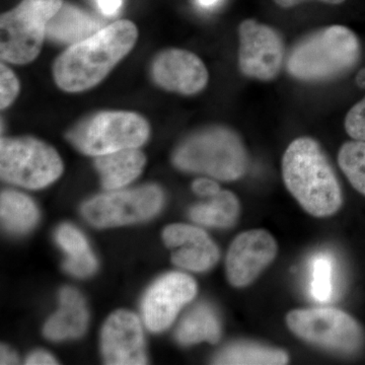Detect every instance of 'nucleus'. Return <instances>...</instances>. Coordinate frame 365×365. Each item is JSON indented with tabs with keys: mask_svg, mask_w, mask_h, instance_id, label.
I'll use <instances>...</instances> for the list:
<instances>
[{
	"mask_svg": "<svg viewBox=\"0 0 365 365\" xmlns=\"http://www.w3.org/2000/svg\"><path fill=\"white\" fill-rule=\"evenodd\" d=\"M138 30L130 21H115L88 39L69 46L53 64V78L62 91L81 93L104 81L131 51Z\"/></svg>",
	"mask_w": 365,
	"mask_h": 365,
	"instance_id": "obj_1",
	"label": "nucleus"
},
{
	"mask_svg": "<svg viewBox=\"0 0 365 365\" xmlns=\"http://www.w3.org/2000/svg\"><path fill=\"white\" fill-rule=\"evenodd\" d=\"M282 177L289 193L311 215L328 217L342 205L335 170L312 137H299L288 145L282 158Z\"/></svg>",
	"mask_w": 365,
	"mask_h": 365,
	"instance_id": "obj_2",
	"label": "nucleus"
},
{
	"mask_svg": "<svg viewBox=\"0 0 365 365\" xmlns=\"http://www.w3.org/2000/svg\"><path fill=\"white\" fill-rule=\"evenodd\" d=\"M361 56L356 34L344 26L319 29L302 38L288 54L287 71L304 83H325L351 71Z\"/></svg>",
	"mask_w": 365,
	"mask_h": 365,
	"instance_id": "obj_3",
	"label": "nucleus"
},
{
	"mask_svg": "<svg viewBox=\"0 0 365 365\" xmlns=\"http://www.w3.org/2000/svg\"><path fill=\"white\" fill-rule=\"evenodd\" d=\"M173 162L185 172L235 181L246 174L249 158L241 137L234 130L210 126L187 137L178 146Z\"/></svg>",
	"mask_w": 365,
	"mask_h": 365,
	"instance_id": "obj_4",
	"label": "nucleus"
},
{
	"mask_svg": "<svg viewBox=\"0 0 365 365\" xmlns=\"http://www.w3.org/2000/svg\"><path fill=\"white\" fill-rule=\"evenodd\" d=\"M150 134V124L141 115L104 111L79 122L67 133V139L85 155L100 157L126 148H140Z\"/></svg>",
	"mask_w": 365,
	"mask_h": 365,
	"instance_id": "obj_5",
	"label": "nucleus"
},
{
	"mask_svg": "<svg viewBox=\"0 0 365 365\" xmlns=\"http://www.w3.org/2000/svg\"><path fill=\"white\" fill-rule=\"evenodd\" d=\"M63 0H21L0 18V56L14 64H28L42 50L46 28Z\"/></svg>",
	"mask_w": 365,
	"mask_h": 365,
	"instance_id": "obj_6",
	"label": "nucleus"
},
{
	"mask_svg": "<svg viewBox=\"0 0 365 365\" xmlns=\"http://www.w3.org/2000/svg\"><path fill=\"white\" fill-rule=\"evenodd\" d=\"M63 172L58 153L33 137H9L0 143V174L4 181L28 189H42Z\"/></svg>",
	"mask_w": 365,
	"mask_h": 365,
	"instance_id": "obj_7",
	"label": "nucleus"
},
{
	"mask_svg": "<svg viewBox=\"0 0 365 365\" xmlns=\"http://www.w3.org/2000/svg\"><path fill=\"white\" fill-rule=\"evenodd\" d=\"M287 323L300 339L335 351L356 352L364 344L359 324L334 307L294 309L288 313Z\"/></svg>",
	"mask_w": 365,
	"mask_h": 365,
	"instance_id": "obj_8",
	"label": "nucleus"
},
{
	"mask_svg": "<svg viewBox=\"0 0 365 365\" xmlns=\"http://www.w3.org/2000/svg\"><path fill=\"white\" fill-rule=\"evenodd\" d=\"M163 202L162 190L146 185L95 197L83 205V213L95 227H117L153 217Z\"/></svg>",
	"mask_w": 365,
	"mask_h": 365,
	"instance_id": "obj_9",
	"label": "nucleus"
},
{
	"mask_svg": "<svg viewBox=\"0 0 365 365\" xmlns=\"http://www.w3.org/2000/svg\"><path fill=\"white\" fill-rule=\"evenodd\" d=\"M239 68L247 78L271 81L284 64L285 47L280 34L272 26L245 20L239 26Z\"/></svg>",
	"mask_w": 365,
	"mask_h": 365,
	"instance_id": "obj_10",
	"label": "nucleus"
},
{
	"mask_svg": "<svg viewBox=\"0 0 365 365\" xmlns=\"http://www.w3.org/2000/svg\"><path fill=\"white\" fill-rule=\"evenodd\" d=\"M275 239L265 230L237 235L227 256V275L235 287H246L267 268L277 255Z\"/></svg>",
	"mask_w": 365,
	"mask_h": 365,
	"instance_id": "obj_11",
	"label": "nucleus"
},
{
	"mask_svg": "<svg viewBox=\"0 0 365 365\" xmlns=\"http://www.w3.org/2000/svg\"><path fill=\"white\" fill-rule=\"evenodd\" d=\"M197 284L185 273L173 272L158 279L143 299L145 325L153 332L169 328L185 304L195 297Z\"/></svg>",
	"mask_w": 365,
	"mask_h": 365,
	"instance_id": "obj_12",
	"label": "nucleus"
},
{
	"mask_svg": "<svg viewBox=\"0 0 365 365\" xmlns=\"http://www.w3.org/2000/svg\"><path fill=\"white\" fill-rule=\"evenodd\" d=\"M151 78L163 90L182 96L200 93L208 83L209 73L202 60L188 50H163L151 63Z\"/></svg>",
	"mask_w": 365,
	"mask_h": 365,
	"instance_id": "obj_13",
	"label": "nucleus"
},
{
	"mask_svg": "<svg viewBox=\"0 0 365 365\" xmlns=\"http://www.w3.org/2000/svg\"><path fill=\"white\" fill-rule=\"evenodd\" d=\"M102 351L106 364H146L143 327L135 314L118 311L106 322L102 332Z\"/></svg>",
	"mask_w": 365,
	"mask_h": 365,
	"instance_id": "obj_14",
	"label": "nucleus"
},
{
	"mask_svg": "<svg viewBox=\"0 0 365 365\" xmlns=\"http://www.w3.org/2000/svg\"><path fill=\"white\" fill-rule=\"evenodd\" d=\"M163 237L172 252V261L186 270L203 272L220 259L217 246L203 230L194 225H170Z\"/></svg>",
	"mask_w": 365,
	"mask_h": 365,
	"instance_id": "obj_15",
	"label": "nucleus"
},
{
	"mask_svg": "<svg viewBox=\"0 0 365 365\" xmlns=\"http://www.w3.org/2000/svg\"><path fill=\"white\" fill-rule=\"evenodd\" d=\"M88 314L78 292L66 287L60 294V307L45 325L46 337L51 340L76 338L85 333Z\"/></svg>",
	"mask_w": 365,
	"mask_h": 365,
	"instance_id": "obj_16",
	"label": "nucleus"
},
{
	"mask_svg": "<svg viewBox=\"0 0 365 365\" xmlns=\"http://www.w3.org/2000/svg\"><path fill=\"white\" fill-rule=\"evenodd\" d=\"M97 19L74 4L63 2L46 28V37L59 44L74 45L100 31Z\"/></svg>",
	"mask_w": 365,
	"mask_h": 365,
	"instance_id": "obj_17",
	"label": "nucleus"
},
{
	"mask_svg": "<svg viewBox=\"0 0 365 365\" xmlns=\"http://www.w3.org/2000/svg\"><path fill=\"white\" fill-rule=\"evenodd\" d=\"M146 158L138 148H126L96 157L103 186L107 190H117L134 181L143 172Z\"/></svg>",
	"mask_w": 365,
	"mask_h": 365,
	"instance_id": "obj_18",
	"label": "nucleus"
},
{
	"mask_svg": "<svg viewBox=\"0 0 365 365\" xmlns=\"http://www.w3.org/2000/svg\"><path fill=\"white\" fill-rule=\"evenodd\" d=\"M222 336V326L215 309L207 304H198L191 309L178 327L177 340L182 345L216 343Z\"/></svg>",
	"mask_w": 365,
	"mask_h": 365,
	"instance_id": "obj_19",
	"label": "nucleus"
},
{
	"mask_svg": "<svg viewBox=\"0 0 365 365\" xmlns=\"http://www.w3.org/2000/svg\"><path fill=\"white\" fill-rule=\"evenodd\" d=\"M56 241L66 251L67 260L64 269L78 277H86L95 272L97 260L91 253L83 235L71 225H62L56 230Z\"/></svg>",
	"mask_w": 365,
	"mask_h": 365,
	"instance_id": "obj_20",
	"label": "nucleus"
},
{
	"mask_svg": "<svg viewBox=\"0 0 365 365\" xmlns=\"http://www.w3.org/2000/svg\"><path fill=\"white\" fill-rule=\"evenodd\" d=\"M239 199L232 192L220 190L210 201L198 204L190 210V217L194 222L211 227H230L239 218Z\"/></svg>",
	"mask_w": 365,
	"mask_h": 365,
	"instance_id": "obj_21",
	"label": "nucleus"
},
{
	"mask_svg": "<svg viewBox=\"0 0 365 365\" xmlns=\"http://www.w3.org/2000/svg\"><path fill=\"white\" fill-rule=\"evenodd\" d=\"M288 361L283 350L248 342L227 346L213 359V364L223 365H283Z\"/></svg>",
	"mask_w": 365,
	"mask_h": 365,
	"instance_id": "obj_22",
	"label": "nucleus"
},
{
	"mask_svg": "<svg viewBox=\"0 0 365 365\" xmlns=\"http://www.w3.org/2000/svg\"><path fill=\"white\" fill-rule=\"evenodd\" d=\"M2 225L14 234H24L36 225L39 211L32 199L14 191H4L0 198Z\"/></svg>",
	"mask_w": 365,
	"mask_h": 365,
	"instance_id": "obj_23",
	"label": "nucleus"
},
{
	"mask_svg": "<svg viewBox=\"0 0 365 365\" xmlns=\"http://www.w3.org/2000/svg\"><path fill=\"white\" fill-rule=\"evenodd\" d=\"M338 163L353 188L365 196V141H348L341 146Z\"/></svg>",
	"mask_w": 365,
	"mask_h": 365,
	"instance_id": "obj_24",
	"label": "nucleus"
},
{
	"mask_svg": "<svg viewBox=\"0 0 365 365\" xmlns=\"http://www.w3.org/2000/svg\"><path fill=\"white\" fill-rule=\"evenodd\" d=\"M333 264L326 255H319L313 262L312 294L314 299L327 302L332 297Z\"/></svg>",
	"mask_w": 365,
	"mask_h": 365,
	"instance_id": "obj_25",
	"label": "nucleus"
},
{
	"mask_svg": "<svg viewBox=\"0 0 365 365\" xmlns=\"http://www.w3.org/2000/svg\"><path fill=\"white\" fill-rule=\"evenodd\" d=\"M20 93V81L6 64H0V108L6 109Z\"/></svg>",
	"mask_w": 365,
	"mask_h": 365,
	"instance_id": "obj_26",
	"label": "nucleus"
},
{
	"mask_svg": "<svg viewBox=\"0 0 365 365\" xmlns=\"http://www.w3.org/2000/svg\"><path fill=\"white\" fill-rule=\"evenodd\" d=\"M344 127L353 140L365 141V97L347 113Z\"/></svg>",
	"mask_w": 365,
	"mask_h": 365,
	"instance_id": "obj_27",
	"label": "nucleus"
},
{
	"mask_svg": "<svg viewBox=\"0 0 365 365\" xmlns=\"http://www.w3.org/2000/svg\"><path fill=\"white\" fill-rule=\"evenodd\" d=\"M192 190L197 195L210 198V197L216 195L220 191V187L213 180L201 178V179H197L193 182Z\"/></svg>",
	"mask_w": 365,
	"mask_h": 365,
	"instance_id": "obj_28",
	"label": "nucleus"
},
{
	"mask_svg": "<svg viewBox=\"0 0 365 365\" xmlns=\"http://www.w3.org/2000/svg\"><path fill=\"white\" fill-rule=\"evenodd\" d=\"M101 13L107 16H115L123 4V0H96Z\"/></svg>",
	"mask_w": 365,
	"mask_h": 365,
	"instance_id": "obj_29",
	"label": "nucleus"
},
{
	"mask_svg": "<svg viewBox=\"0 0 365 365\" xmlns=\"http://www.w3.org/2000/svg\"><path fill=\"white\" fill-rule=\"evenodd\" d=\"M26 364L30 365H49L57 364L56 360L49 353L36 351L26 359Z\"/></svg>",
	"mask_w": 365,
	"mask_h": 365,
	"instance_id": "obj_30",
	"label": "nucleus"
},
{
	"mask_svg": "<svg viewBox=\"0 0 365 365\" xmlns=\"http://www.w3.org/2000/svg\"><path fill=\"white\" fill-rule=\"evenodd\" d=\"M307 1H319L324 2L327 4H333V6H338V4H343L346 0H274L278 6L282 9H292V7L299 6L300 4H304Z\"/></svg>",
	"mask_w": 365,
	"mask_h": 365,
	"instance_id": "obj_31",
	"label": "nucleus"
},
{
	"mask_svg": "<svg viewBox=\"0 0 365 365\" xmlns=\"http://www.w3.org/2000/svg\"><path fill=\"white\" fill-rule=\"evenodd\" d=\"M19 357L11 349V348L6 347V346H1V353H0V364H18Z\"/></svg>",
	"mask_w": 365,
	"mask_h": 365,
	"instance_id": "obj_32",
	"label": "nucleus"
},
{
	"mask_svg": "<svg viewBox=\"0 0 365 365\" xmlns=\"http://www.w3.org/2000/svg\"><path fill=\"white\" fill-rule=\"evenodd\" d=\"M222 0H197V4L202 9H211L215 7L216 4H220Z\"/></svg>",
	"mask_w": 365,
	"mask_h": 365,
	"instance_id": "obj_33",
	"label": "nucleus"
},
{
	"mask_svg": "<svg viewBox=\"0 0 365 365\" xmlns=\"http://www.w3.org/2000/svg\"><path fill=\"white\" fill-rule=\"evenodd\" d=\"M356 81L359 86L365 88V68L360 71L359 73L357 74Z\"/></svg>",
	"mask_w": 365,
	"mask_h": 365,
	"instance_id": "obj_34",
	"label": "nucleus"
}]
</instances>
